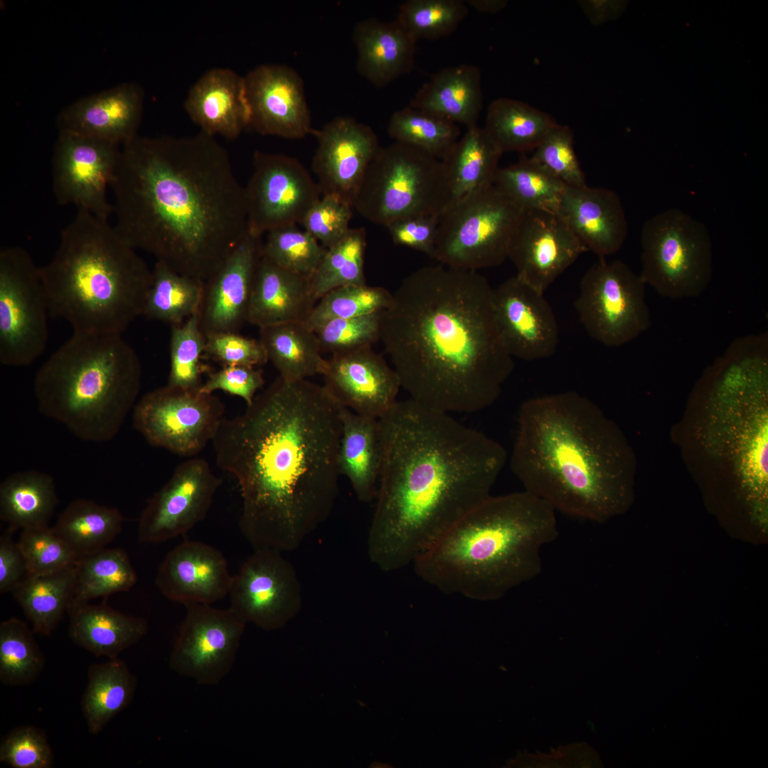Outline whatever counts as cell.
Masks as SVG:
<instances>
[{
	"label": "cell",
	"instance_id": "cell-53",
	"mask_svg": "<svg viewBox=\"0 0 768 768\" xmlns=\"http://www.w3.org/2000/svg\"><path fill=\"white\" fill-rule=\"evenodd\" d=\"M18 544L29 576L56 572L73 566L78 560L49 526L22 530Z\"/></svg>",
	"mask_w": 768,
	"mask_h": 768
},
{
	"label": "cell",
	"instance_id": "cell-19",
	"mask_svg": "<svg viewBox=\"0 0 768 768\" xmlns=\"http://www.w3.org/2000/svg\"><path fill=\"white\" fill-rule=\"evenodd\" d=\"M221 483L202 458L181 463L142 512L139 540L159 543L187 533L204 519Z\"/></svg>",
	"mask_w": 768,
	"mask_h": 768
},
{
	"label": "cell",
	"instance_id": "cell-1",
	"mask_svg": "<svg viewBox=\"0 0 768 768\" xmlns=\"http://www.w3.org/2000/svg\"><path fill=\"white\" fill-rule=\"evenodd\" d=\"M341 405L324 385L278 376L212 440L237 481L241 530L255 549L292 551L331 513L341 475Z\"/></svg>",
	"mask_w": 768,
	"mask_h": 768
},
{
	"label": "cell",
	"instance_id": "cell-38",
	"mask_svg": "<svg viewBox=\"0 0 768 768\" xmlns=\"http://www.w3.org/2000/svg\"><path fill=\"white\" fill-rule=\"evenodd\" d=\"M137 681L127 664L117 658L92 664L82 698V710L89 732L100 733L132 701Z\"/></svg>",
	"mask_w": 768,
	"mask_h": 768
},
{
	"label": "cell",
	"instance_id": "cell-41",
	"mask_svg": "<svg viewBox=\"0 0 768 768\" xmlns=\"http://www.w3.org/2000/svg\"><path fill=\"white\" fill-rule=\"evenodd\" d=\"M75 566L31 575L13 591L34 633L50 634L68 612L74 594Z\"/></svg>",
	"mask_w": 768,
	"mask_h": 768
},
{
	"label": "cell",
	"instance_id": "cell-56",
	"mask_svg": "<svg viewBox=\"0 0 768 768\" xmlns=\"http://www.w3.org/2000/svg\"><path fill=\"white\" fill-rule=\"evenodd\" d=\"M53 752L44 732L33 726H19L0 744V761L14 768H50Z\"/></svg>",
	"mask_w": 768,
	"mask_h": 768
},
{
	"label": "cell",
	"instance_id": "cell-55",
	"mask_svg": "<svg viewBox=\"0 0 768 768\" xmlns=\"http://www.w3.org/2000/svg\"><path fill=\"white\" fill-rule=\"evenodd\" d=\"M353 206L334 195L321 196L300 225L322 246L329 249L348 233Z\"/></svg>",
	"mask_w": 768,
	"mask_h": 768
},
{
	"label": "cell",
	"instance_id": "cell-7",
	"mask_svg": "<svg viewBox=\"0 0 768 768\" xmlns=\"http://www.w3.org/2000/svg\"><path fill=\"white\" fill-rule=\"evenodd\" d=\"M50 316L73 332L122 334L140 316L151 270L108 220L77 209L39 267Z\"/></svg>",
	"mask_w": 768,
	"mask_h": 768
},
{
	"label": "cell",
	"instance_id": "cell-51",
	"mask_svg": "<svg viewBox=\"0 0 768 768\" xmlns=\"http://www.w3.org/2000/svg\"><path fill=\"white\" fill-rule=\"evenodd\" d=\"M206 341L197 314L171 325L168 385L184 388L201 386V375L205 370L201 358Z\"/></svg>",
	"mask_w": 768,
	"mask_h": 768
},
{
	"label": "cell",
	"instance_id": "cell-9",
	"mask_svg": "<svg viewBox=\"0 0 768 768\" xmlns=\"http://www.w3.org/2000/svg\"><path fill=\"white\" fill-rule=\"evenodd\" d=\"M449 191L441 160L416 147L394 142L380 149L368 166L353 208L384 227L402 219L441 214Z\"/></svg>",
	"mask_w": 768,
	"mask_h": 768
},
{
	"label": "cell",
	"instance_id": "cell-22",
	"mask_svg": "<svg viewBox=\"0 0 768 768\" xmlns=\"http://www.w3.org/2000/svg\"><path fill=\"white\" fill-rule=\"evenodd\" d=\"M311 169L322 196L334 195L353 206L365 173L381 148L369 126L349 117H337L320 129Z\"/></svg>",
	"mask_w": 768,
	"mask_h": 768
},
{
	"label": "cell",
	"instance_id": "cell-45",
	"mask_svg": "<svg viewBox=\"0 0 768 768\" xmlns=\"http://www.w3.org/2000/svg\"><path fill=\"white\" fill-rule=\"evenodd\" d=\"M388 133L395 142L441 160L459 139L458 124L432 112L407 106L391 116Z\"/></svg>",
	"mask_w": 768,
	"mask_h": 768
},
{
	"label": "cell",
	"instance_id": "cell-52",
	"mask_svg": "<svg viewBox=\"0 0 768 768\" xmlns=\"http://www.w3.org/2000/svg\"><path fill=\"white\" fill-rule=\"evenodd\" d=\"M573 132L555 123L535 149L531 158L567 187L586 185L574 149Z\"/></svg>",
	"mask_w": 768,
	"mask_h": 768
},
{
	"label": "cell",
	"instance_id": "cell-30",
	"mask_svg": "<svg viewBox=\"0 0 768 768\" xmlns=\"http://www.w3.org/2000/svg\"><path fill=\"white\" fill-rule=\"evenodd\" d=\"M310 278L287 270L261 255L250 295L247 323L259 329L305 322L315 306Z\"/></svg>",
	"mask_w": 768,
	"mask_h": 768
},
{
	"label": "cell",
	"instance_id": "cell-11",
	"mask_svg": "<svg viewBox=\"0 0 768 768\" xmlns=\"http://www.w3.org/2000/svg\"><path fill=\"white\" fill-rule=\"evenodd\" d=\"M523 211L495 185L459 200L439 216L432 258L476 272L501 265Z\"/></svg>",
	"mask_w": 768,
	"mask_h": 768
},
{
	"label": "cell",
	"instance_id": "cell-24",
	"mask_svg": "<svg viewBox=\"0 0 768 768\" xmlns=\"http://www.w3.org/2000/svg\"><path fill=\"white\" fill-rule=\"evenodd\" d=\"M322 375L324 387L339 405L375 419L398 401L401 388L394 368L371 346L331 355Z\"/></svg>",
	"mask_w": 768,
	"mask_h": 768
},
{
	"label": "cell",
	"instance_id": "cell-35",
	"mask_svg": "<svg viewBox=\"0 0 768 768\" xmlns=\"http://www.w3.org/2000/svg\"><path fill=\"white\" fill-rule=\"evenodd\" d=\"M502 154L483 127L476 124L466 128L441 159L449 191L448 207L494 185Z\"/></svg>",
	"mask_w": 768,
	"mask_h": 768
},
{
	"label": "cell",
	"instance_id": "cell-28",
	"mask_svg": "<svg viewBox=\"0 0 768 768\" xmlns=\"http://www.w3.org/2000/svg\"><path fill=\"white\" fill-rule=\"evenodd\" d=\"M557 213L587 248L601 258L623 245L628 225L616 192L586 185L567 187Z\"/></svg>",
	"mask_w": 768,
	"mask_h": 768
},
{
	"label": "cell",
	"instance_id": "cell-4",
	"mask_svg": "<svg viewBox=\"0 0 768 768\" xmlns=\"http://www.w3.org/2000/svg\"><path fill=\"white\" fill-rule=\"evenodd\" d=\"M392 295L381 312L380 341L410 398L447 413L494 404L514 362L488 280L439 264L414 271Z\"/></svg>",
	"mask_w": 768,
	"mask_h": 768
},
{
	"label": "cell",
	"instance_id": "cell-32",
	"mask_svg": "<svg viewBox=\"0 0 768 768\" xmlns=\"http://www.w3.org/2000/svg\"><path fill=\"white\" fill-rule=\"evenodd\" d=\"M483 102L479 68L459 64L433 74L417 91L409 105L469 128L477 124Z\"/></svg>",
	"mask_w": 768,
	"mask_h": 768
},
{
	"label": "cell",
	"instance_id": "cell-39",
	"mask_svg": "<svg viewBox=\"0 0 768 768\" xmlns=\"http://www.w3.org/2000/svg\"><path fill=\"white\" fill-rule=\"evenodd\" d=\"M123 523L117 508L80 498L66 506L53 528L79 559L105 548L120 533Z\"/></svg>",
	"mask_w": 768,
	"mask_h": 768
},
{
	"label": "cell",
	"instance_id": "cell-61",
	"mask_svg": "<svg viewBox=\"0 0 768 768\" xmlns=\"http://www.w3.org/2000/svg\"><path fill=\"white\" fill-rule=\"evenodd\" d=\"M579 2L582 11L594 26L616 17L624 8L622 1L584 0Z\"/></svg>",
	"mask_w": 768,
	"mask_h": 768
},
{
	"label": "cell",
	"instance_id": "cell-5",
	"mask_svg": "<svg viewBox=\"0 0 768 768\" xmlns=\"http://www.w3.org/2000/svg\"><path fill=\"white\" fill-rule=\"evenodd\" d=\"M510 466L525 491L592 522L623 512L631 499L626 444L599 407L576 392L521 405Z\"/></svg>",
	"mask_w": 768,
	"mask_h": 768
},
{
	"label": "cell",
	"instance_id": "cell-47",
	"mask_svg": "<svg viewBox=\"0 0 768 768\" xmlns=\"http://www.w3.org/2000/svg\"><path fill=\"white\" fill-rule=\"evenodd\" d=\"M366 232L351 228L347 235L329 249L310 278L313 294L318 301L330 290L350 284H364Z\"/></svg>",
	"mask_w": 768,
	"mask_h": 768
},
{
	"label": "cell",
	"instance_id": "cell-8",
	"mask_svg": "<svg viewBox=\"0 0 768 768\" xmlns=\"http://www.w3.org/2000/svg\"><path fill=\"white\" fill-rule=\"evenodd\" d=\"M141 382L140 360L122 334L73 332L38 369L34 393L43 415L104 442L134 409Z\"/></svg>",
	"mask_w": 768,
	"mask_h": 768
},
{
	"label": "cell",
	"instance_id": "cell-48",
	"mask_svg": "<svg viewBox=\"0 0 768 768\" xmlns=\"http://www.w3.org/2000/svg\"><path fill=\"white\" fill-rule=\"evenodd\" d=\"M393 295L381 287L350 284L333 289L320 298L305 324L314 331L331 319L368 315L386 309Z\"/></svg>",
	"mask_w": 768,
	"mask_h": 768
},
{
	"label": "cell",
	"instance_id": "cell-46",
	"mask_svg": "<svg viewBox=\"0 0 768 768\" xmlns=\"http://www.w3.org/2000/svg\"><path fill=\"white\" fill-rule=\"evenodd\" d=\"M33 632L21 619L11 618L0 624V681L21 686L35 681L45 666V658Z\"/></svg>",
	"mask_w": 768,
	"mask_h": 768
},
{
	"label": "cell",
	"instance_id": "cell-60",
	"mask_svg": "<svg viewBox=\"0 0 768 768\" xmlns=\"http://www.w3.org/2000/svg\"><path fill=\"white\" fill-rule=\"evenodd\" d=\"M11 533L0 537V593L13 591L29 577L25 558L17 543L12 540Z\"/></svg>",
	"mask_w": 768,
	"mask_h": 768
},
{
	"label": "cell",
	"instance_id": "cell-42",
	"mask_svg": "<svg viewBox=\"0 0 768 768\" xmlns=\"http://www.w3.org/2000/svg\"><path fill=\"white\" fill-rule=\"evenodd\" d=\"M203 282L156 260L151 270L142 316L171 325L184 321L198 311Z\"/></svg>",
	"mask_w": 768,
	"mask_h": 768
},
{
	"label": "cell",
	"instance_id": "cell-57",
	"mask_svg": "<svg viewBox=\"0 0 768 768\" xmlns=\"http://www.w3.org/2000/svg\"><path fill=\"white\" fill-rule=\"evenodd\" d=\"M205 353L223 366L256 367L268 361L259 339L243 336L238 332H221L207 336Z\"/></svg>",
	"mask_w": 768,
	"mask_h": 768
},
{
	"label": "cell",
	"instance_id": "cell-58",
	"mask_svg": "<svg viewBox=\"0 0 768 768\" xmlns=\"http://www.w3.org/2000/svg\"><path fill=\"white\" fill-rule=\"evenodd\" d=\"M265 383L262 373L255 367L247 366H223L210 374L199 390L208 394L222 390L243 399L247 405L251 404L256 393Z\"/></svg>",
	"mask_w": 768,
	"mask_h": 768
},
{
	"label": "cell",
	"instance_id": "cell-20",
	"mask_svg": "<svg viewBox=\"0 0 768 768\" xmlns=\"http://www.w3.org/2000/svg\"><path fill=\"white\" fill-rule=\"evenodd\" d=\"M587 248L556 213L523 210L513 235L508 257L516 276L545 292Z\"/></svg>",
	"mask_w": 768,
	"mask_h": 768
},
{
	"label": "cell",
	"instance_id": "cell-6",
	"mask_svg": "<svg viewBox=\"0 0 768 768\" xmlns=\"http://www.w3.org/2000/svg\"><path fill=\"white\" fill-rule=\"evenodd\" d=\"M555 512L525 490L491 495L422 554L415 571L444 594L499 599L541 573L542 550L558 536Z\"/></svg>",
	"mask_w": 768,
	"mask_h": 768
},
{
	"label": "cell",
	"instance_id": "cell-18",
	"mask_svg": "<svg viewBox=\"0 0 768 768\" xmlns=\"http://www.w3.org/2000/svg\"><path fill=\"white\" fill-rule=\"evenodd\" d=\"M121 146L84 136L59 132L52 162V188L58 204L73 205L108 220L107 198Z\"/></svg>",
	"mask_w": 768,
	"mask_h": 768
},
{
	"label": "cell",
	"instance_id": "cell-43",
	"mask_svg": "<svg viewBox=\"0 0 768 768\" xmlns=\"http://www.w3.org/2000/svg\"><path fill=\"white\" fill-rule=\"evenodd\" d=\"M75 568V582L70 607L88 603L97 597L127 592L137 580L127 553L121 548H105L80 558Z\"/></svg>",
	"mask_w": 768,
	"mask_h": 768
},
{
	"label": "cell",
	"instance_id": "cell-50",
	"mask_svg": "<svg viewBox=\"0 0 768 768\" xmlns=\"http://www.w3.org/2000/svg\"><path fill=\"white\" fill-rule=\"evenodd\" d=\"M468 13L462 0H408L396 19L417 41L435 40L454 32Z\"/></svg>",
	"mask_w": 768,
	"mask_h": 768
},
{
	"label": "cell",
	"instance_id": "cell-16",
	"mask_svg": "<svg viewBox=\"0 0 768 768\" xmlns=\"http://www.w3.org/2000/svg\"><path fill=\"white\" fill-rule=\"evenodd\" d=\"M185 607L169 668L198 685H218L234 666L246 622L230 607L198 603Z\"/></svg>",
	"mask_w": 768,
	"mask_h": 768
},
{
	"label": "cell",
	"instance_id": "cell-34",
	"mask_svg": "<svg viewBox=\"0 0 768 768\" xmlns=\"http://www.w3.org/2000/svg\"><path fill=\"white\" fill-rule=\"evenodd\" d=\"M68 612L71 639L96 656L109 659L117 658L148 630L145 619L124 614L105 603L73 606Z\"/></svg>",
	"mask_w": 768,
	"mask_h": 768
},
{
	"label": "cell",
	"instance_id": "cell-29",
	"mask_svg": "<svg viewBox=\"0 0 768 768\" xmlns=\"http://www.w3.org/2000/svg\"><path fill=\"white\" fill-rule=\"evenodd\" d=\"M184 107L201 132L214 137L235 139L250 127L244 76L230 68L206 71L191 87Z\"/></svg>",
	"mask_w": 768,
	"mask_h": 768
},
{
	"label": "cell",
	"instance_id": "cell-21",
	"mask_svg": "<svg viewBox=\"0 0 768 768\" xmlns=\"http://www.w3.org/2000/svg\"><path fill=\"white\" fill-rule=\"evenodd\" d=\"M496 319L513 358L535 361L552 356L559 343V327L544 296L513 276L493 288Z\"/></svg>",
	"mask_w": 768,
	"mask_h": 768
},
{
	"label": "cell",
	"instance_id": "cell-17",
	"mask_svg": "<svg viewBox=\"0 0 768 768\" xmlns=\"http://www.w3.org/2000/svg\"><path fill=\"white\" fill-rule=\"evenodd\" d=\"M230 608L246 623L272 631L282 628L300 611L302 587L282 552L255 549L233 576Z\"/></svg>",
	"mask_w": 768,
	"mask_h": 768
},
{
	"label": "cell",
	"instance_id": "cell-13",
	"mask_svg": "<svg viewBox=\"0 0 768 768\" xmlns=\"http://www.w3.org/2000/svg\"><path fill=\"white\" fill-rule=\"evenodd\" d=\"M639 274L619 260L604 258L584 274L575 301L579 319L589 336L609 347L622 346L651 325Z\"/></svg>",
	"mask_w": 768,
	"mask_h": 768
},
{
	"label": "cell",
	"instance_id": "cell-23",
	"mask_svg": "<svg viewBox=\"0 0 768 768\" xmlns=\"http://www.w3.org/2000/svg\"><path fill=\"white\" fill-rule=\"evenodd\" d=\"M250 127L263 135L299 139L311 134L304 82L285 65L264 64L244 76Z\"/></svg>",
	"mask_w": 768,
	"mask_h": 768
},
{
	"label": "cell",
	"instance_id": "cell-10",
	"mask_svg": "<svg viewBox=\"0 0 768 768\" xmlns=\"http://www.w3.org/2000/svg\"><path fill=\"white\" fill-rule=\"evenodd\" d=\"M641 246L639 275L660 296L696 298L708 287L713 250L701 221L678 208L665 210L644 222Z\"/></svg>",
	"mask_w": 768,
	"mask_h": 768
},
{
	"label": "cell",
	"instance_id": "cell-26",
	"mask_svg": "<svg viewBox=\"0 0 768 768\" xmlns=\"http://www.w3.org/2000/svg\"><path fill=\"white\" fill-rule=\"evenodd\" d=\"M144 96L138 84L124 82L79 99L58 115L59 132L122 146L138 135Z\"/></svg>",
	"mask_w": 768,
	"mask_h": 768
},
{
	"label": "cell",
	"instance_id": "cell-25",
	"mask_svg": "<svg viewBox=\"0 0 768 768\" xmlns=\"http://www.w3.org/2000/svg\"><path fill=\"white\" fill-rule=\"evenodd\" d=\"M262 237L248 230L220 267L203 282L197 316L206 338L221 332H238L247 323Z\"/></svg>",
	"mask_w": 768,
	"mask_h": 768
},
{
	"label": "cell",
	"instance_id": "cell-37",
	"mask_svg": "<svg viewBox=\"0 0 768 768\" xmlns=\"http://www.w3.org/2000/svg\"><path fill=\"white\" fill-rule=\"evenodd\" d=\"M58 498L53 479L26 470L11 474L0 485V518L11 532L48 526Z\"/></svg>",
	"mask_w": 768,
	"mask_h": 768
},
{
	"label": "cell",
	"instance_id": "cell-3",
	"mask_svg": "<svg viewBox=\"0 0 768 768\" xmlns=\"http://www.w3.org/2000/svg\"><path fill=\"white\" fill-rule=\"evenodd\" d=\"M378 421L382 462L367 550L378 569L393 572L491 496L508 455L482 432L411 398Z\"/></svg>",
	"mask_w": 768,
	"mask_h": 768
},
{
	"label": "cell",
	"instance_id": "cell-14",
	"mask_svg": "<svg viewBox=\"0 0 768 768\" xmlns=\"http://www.w3.org/2000/svg\"><path fill=\"white\" fill-rule=\"evenodd\" d=\"M199 388L166 384L147 393L134 407V427L151 446L182 457L198 454L212 442L225 412L217 396Z\"/></svg>",
	"mask_w": 768,
	"mask_h": 768
},
{
	"label": "cell",
	"instance_id": "cell-36",
	"mask_svg": "<svg viewBox=\"0 0 768 768\" xmlns=\"http://www.w3.org/2000/svg\"><path fill=\"white\" fill-rule=\"evenodd\" d=\"M268 361L287 381L306 380L323 375L326 359L315 332L304 322L293 321L259 329Z\"/></svg>",
	"mask_w": 768,
	"mask_h": 768
},
{
	"label": "cell",
	"instance_id": "cell-15",
	"mask_svg": "<svg viewBox=\"0 0 768 768\" xmlns=\"http://www.w3.org/2000/svg\"><path fill=\"white\" fill-rule=\"evenodd\" d=\"M244 187L247 230L257 237L301 224L322 196L317 182L297 159L260 151L254 153L253 171Z\"/></svg>",
	"mask_w": 768,
	"mask_h": 768
},
{
	"label": "cell",
	"instance_id": "cell-59",
	"mask_svg": "<svg viewBox=\"0 0 768 768\" xmlns=\"http://www.w3.org/2000/svg\"><path fill=\"white\" fill-rule=\"evenodd\" d=\"M439 216L412 217L389 225L388 228L393 242L432 257Z\"/></svg>",
	"mask_w": 768,
	"mask_h": 768
},
{
	"label": "cell",
	"instance_id": "cell-49",
	"mask_svg": "<svg viewBox=\"0 0 768 768\" xmlns=\"http://www.w3.org/2000/svg\"><path fill=\"white\" fill-rule=\"evenodd\" d=\"M262 239V255L280 267L311 278L325 256L327 249L297 225L278 228Z\"/></svg>",
	"mask_w": 768,
	"mask_h": 768
},
{
	"label": "cell",
	"instance_id": "cell-54",
	"mask_svg": "<svg viewBox=\"0 0 768 768\" xmlns=\"http://www.w3.org/2000/svg\"><path fill=\"white\" fill-rule=\"evenodd\" d=\"M381 312L321 324L314 331L321 352L332 355L371 346L380 341Z\"/></svg>",
	"mask_w": 768,
	"mask_h": 768
},
{
	"label": "cell",
	"instance_id": "cell-2",
	"mask_svg": "<svg viewBox=\"0 0 768 768\" xmlns=\"http://www.w3.org/2000/svg\"><path fill=\"white\" fill-rule=\"evenodd\" d=\"M110 188L120 237L203 282L247 231L245 187L224 147L202 132L137 135L121 146Z\"/></svg>",
	"mask_w": 768,
	"mask_h": 768
},
{
	"label": "cell",
	"instance_id": "cell-40",
	"mask_svg": "<svg viewBox=\"0 0 768 768\" xmlns=\"http://www.w3.org/2000/svg\"><path fill=\"white\" fill-rule=\"evenodd\" d=\"M556 123L553 118L526 102L500 97L489 105L483 127L503 154L535 149Z\"/></svg>",
	"mask_w": 768,
	"mask_h": 768
},
{
	"label": "cell",
	"instance_id": "cell-44",
	"mask_svg": "<svg viewBox=\"0 0 768 768\" xmlns=\"http://www.w3.org/2000/svg\"><path fill=\"white\" fill-rule=\"evenodd\" d=\"M494 185L523 210H542L557 213L567 186L531 157L498 168Z\"/></svg>",
	"mask_w": 768,
	"mask_h": 768
},
{
	"label": "cell",
	"instance_id": "cell-33",
	"mask_svg": "<svg viewBox=\"0 0 768 768\" xmlns=\"http://www.w3.org/2000/svg\"><path fill=\"white\" fill-rule=\"evenodd\" d=\"M341 436L338 451L340 474L346 476L357 498L375 500L382 462L378 419L341 407Z\"/></svg>",
	"mask_w": 768,
	"mask_h": 768
},
{
	"label": "cell",
	"instance_id": "cell-27",
	"mask_svg": "<svg viewBox=\"0 0 768 768\" xmlns=\"http://www.w3.org/2000/svg\"><path fill=\"white\" fill-rule=\"evenodd\" d=\"M232 579L220 551L202 542L187 540L167 553L155 583L161 593L174 602L210 604L228 594Z\"/></svg>",
	"mask_w": 768,
	"mask_h": 768
},
{
	"label": "cell",
	"instance_id": "cell-31",
	"mask_svg": "<svg viewBox=\"0 0 768 768\" xmlns=\"http://www.w3.org/2000/svg\"><path fill=\"white\" fill-rule=\"evenodd\" d=\"M353 39L357 71L376 87L390 84L414 66L417 41L397 19L363 20L356 25Z\"/></svg>",
	"mask_w": 768,
	"mask_h": 768
},
{
	"label": "cell",
	"instance_id": "cell-12",
	"mask_svg": "<svg viewBox=\"0 0 768 768\" xmlns=\"http://www.w3.org/2000/svg\"><path fill=\"white\" fill-rule=\"evenodd\" d=\"M50 315L38 267L26 249L0 252V361L22 367L44 352Z\"/></svg>",
	"mask_w": 768,
	"mask_h": 768
},
{
	"label": "cell",
	"instance_id": "cell-62",
	"mask_svg": "<svg viewBox=\"0 0 768 768\" xmlns=\"http://www.w3.org/2000/svg\"><path fill=\"white\" fill-rule=\"evenodd\" d=\"M465 2L479 12L490 14L500 11L507 5L506 0H467Z\"/></svg>",
	"mask_w": 768,
	"mask_h": 768
}]
</instances>
